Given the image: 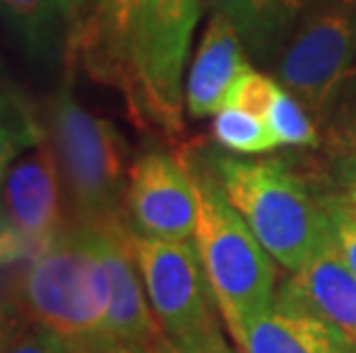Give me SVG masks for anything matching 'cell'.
Listing matches in <instances>:
<instances>
[{
	"label": "cell",
	"mask_w": 356,
	"mask_h": 353,
	"mask_svg": "<svg viewBox=\"0 0 356 353\" xmlns=\"http://www.w3.org/2000/svg\"><path fill=\"white\" fill-rule=\"evenodd\" d=\"M111 280L90 225H74L30 259L21 277L26 321L47 328L70 353L106 335Z\"/></svg>",
	"instance_id": "cell-1"
},
{
	"label": "cell",
	"mask_w": 356,
	"mask_h": 353,
	"mask_svg": "<svg viewBox=\"0 0 356 353\" xmlns=\"http://www.w3.org/2000/svg\"><path fill=\"white\" fill-rule=\"evenodd\" d=\"M191 177L198 193L195 248L214 303L237 344L244 328L271 310L276 300L274 257L230 205L211 170L200 168Z\"/></svg>",
	"instance_id": "cell-2"
},
{
	"label": "cell",
	"mask_w": 356,
	"mask_h": 353,
	"mask_svg": "<svg viewBox=\"0 0 356 353\" xmlns=\"http://www.w3.org/2000/svg\"><path fill=\"white\" fill-rule=\"evenodd\" d=\"M209 170L257 241L287 271H299L329 234L327 209L280 161L209 156Z\"/></svg>",
	"instance_id": "cell-3"
},
{
	"label": "cell",
	"mask_w": 356,
	"mask_h": 353,
	"mask_svg": "<svg viewBox=\"0 0 356 353\" xmlns=\"http://www.w3.org/2000/svg\"><path fill=\"white\" fill-rule=\"evenodd\" d=\"M44 138L58 161L76 225L122 221L127 147L115 126L83 108L72 87L63 85L44 110Z\"/></svg>",
	"instance_id": "cell-4"
},
{
	"label": "cell",
	"mask_w": 356,
	"mask_h": 353,
	"mask_svg": "<svg viewBox=\"0 0 356 353\" xmlns=\"http://www.w3.org/2000/svg\"><path fill=\"white\" fill-rule=\"evenodd\" d=\"M202 0H136L127 99L165 131L181 129V71Z\"/></svg>",
	"instance_id": "cell-5"
},
{
	"label": "cell",
	"mask_w": 356,
	"mask_h": 353,
	"mask_svg": "<svg viewBox=\"0 0 356 353\" xmlns=\"http://www.w3.org/2000/svg\"><path fill=\"white\" fill-rule=\"evenodd\" d=\"M129 241L145 294L163 333L202 353H232L211 314V287L198 248L188 241L143 236L129 230Z\"/></svg>",
	"instance_id": "cell-6"
},
{
	"label": "cell",
	"mask_w": 356,
	"mask_h": 353,
	"mask_svg": "<svg viewBox=\"0 0 356 353\" xmlns=\"http://www.w3.org/2000/svg\"><path fill=\"white\" fill-rule=\"evenodd\" d=\"M269 64L280 87L313 117H324L356 69V7L331 5L299 17Z\"/></svg>",
	"instance_id": "cell-7"
},
{
	"label": "cell",
	"mask_w": 356,
	"mask_h": 353,
	"mask_svg": "<svg viewBox=\"0 0 356 353\" xmlns=\"http://www.w3.org/2000/svg\"><path fill=\"white\" fill-rule=\"evenodd\" d=\"M124 216L136 234L186 241L195 234L198 221V193L191 172L163 152L143 154L129 168Z\"/></svg>",
	"instance_id": "cell-8"
},
{
	"label": "cell",
	"mask_w": 356,
	"mask_h": 353,
	"mask_svg": "<svg viewBox=\"0 0 356 353\" xmlns=\"http://www.w3.org/2000/svg\"><path fill=\"white\" fill-rule=\"evenodd\" d=\"M5 212L35 259L67 230L63 216V177L47 138L12 163L5 175Z\"/></svg>",
	"instance_id": "cell-9"
},
{
	"label": "cell",
	"mask_w": 356,
	"mask_h": 353,
	"mask_svg": "<svg viewBox=\"0 0 356 353\" xmlns=\"http://www.w3.org/2000/svg\"><path fill=\"white\" fill-rule=\"evenodd\" d=\"M92 227V225H90ZM95 230V241L106 264L111 280V305L106 335L140 347H152L163 333L145 294V284L136 264L129 225L124 221L99 225Z\"/></svg>",
	"instance_id": "cell-10"
},
{
	"label": "cell",
	"mask_w": 356,
	"mask_h": 353,
	"mask_svg": "<svg viewBox=\"0 0 356 353\" xmlns=\"http://www.w3.org/2000/svg\"><path fill=\"white\" fill-rule=\"evenodd\" d=\"M276 303L322 319L356 349V275L340 257L331 232L308 264L280 287Z\"/></svg>",
	"instance_id": "cell-11"
},
{
	"label": "cell",
	"mask_w": 356,
	"mask_h": 353,
	"mask_svg": "<svg viewBox=\"0 0 356 353\" xmlns=\"http://www.w3.org/2000/svg\"><path fill=\"white\" fill-rule=\"evenodd\" d=\"M136 0H83V17L70 37L76 53L95 78L129 87V40Z\"/></svg>",
	"instance_id": "cell-12"
},
{
	"label": "cell",
	"mask_w": 356,
	"mask_h": 353,
	"mask_svg": "<svg viewBox=\"0 0 356 353\" xmlns=\"http://www.w3.org/2000/svg\"><path fill=\"white\" fill-rule=\"evenodd\" d=\"M241 44L232 21L223 14H211L186 80V108L191 117L216 115L225 106L234 80L248 69Z\"/></svg>",
	"instance_id": "cell-13"
},
{
	"label": "cell",
	"mask_w": 356,
	"mask_h": 353,
	"mask_svg": "<svg viewBox=\"0 0 356 353\" xmlns=\"http://www.w3.org/2000/svg\"><path fill=\"white\" fill-rule=\"evenodd\" d=\"M237 347L241 353H356L336 328L276 300L244 328Z\"/></svg>",
	"instance_id": "cell-14"
},
{
	"label": "cell",
	"mask_w": 356,
	"mask_h": 353,
	"mask_svg": "<svg viewBox=\"0 0 356 353\" xmlns=\"http://www.w3.org/2000/svg\"><path fill=\"white\" fill-rule=\"evenodd\" d=\"M211 14H223L255 60L267 62L274 49L283 0H207Z\"/></svg>",
	"instance_id": "cell-15"
},
{
	"label": "cell",
	"mask_w": 356,
	"mask_h": 353,
	"mask_svg": "<svg viewBox=\"0 0 356 353\" xmlns=\"http://www.w3.org/2000/svg\"><path fill=\"white\" fill-rule=\"evenodd\" d=\"M211 131L218 145L239 154H264L278 147V140L269 129L267 119L232 106H225L216 112Z\"/></svg>",
	"instance_id": "cell-16"
},
{
	"label": "cell",
	"mask_w": 356,
	"mask_h": 353,
	"mask_svg": "<svg viewBox=\"0 0 356 353\" xmlns=\"http://www.w3.org/2000/svg\"><path fill=\"white\" fill-rule=\"evenodd\" d=\"M44 138L30 112L0 92V182L26 147H35Z\"/></svg>",
	"instance_id": "cell-17"
},
{
	"label": "cell",
	"mask_w": 356,
	"mask_h": 353,
	"mask_svg": "<svg viewBox=\"0 0 356 353\" xmlns=\"http://www.w3.org/2000/svg\"><path fill=\"white\" fill-rule=\"evenodd\" d=\"M267 124L274 131L278 145H292V147H304V145H315L317 133L315 124L310 119V112L287 92L280 87L276 94L274 103L267 112Z\"/></svg>",
	"instance_id": "cell-18"
},
{
	"label": "cell",
	"mask_w": 356,
	"mask_h": 353,
	"mask_svg": "<svg viewBox=\"0 0 356 353\" xmlns=\"http://www.w3.org/2000/svg\"><path fill=\"white\" fill-rule=\"evenodd\" d=\"M3 3L24 30L30 46L47 53L56 42V28L63 21L56 3L53 0H3Z\"/></svg>",
	"instance_id": "cell-19"
},
{
	"label": "cell",
	"mask_w": 356,
	"mask_h": 353,
	"mask_svg": "<svg viewBox=\"0 0 356 353\" xmlns=\"http://www.w3.org/2000/svg\"><path fill=\"white\" fill-rule=\"evenodd\" d=\"M278 92H280V85L274 78H269L267 74H260L255 69H246L234 80L228 99H225V106L246 110L257 117H267V112Z\"/></svg>",
	"instance_id": "cell-20"
},
{
	"label": "cell",
	"mask_w": 356,
	"mask_h": 353,
	"mask_svg": "<svg viewBox=\"0 0 356 353\" xmlns=\"http://www.w3.org/2000/svg\"><path fill=\"white\" fill-rule=\"evenodd\" d=\"M324 209H327L333 243L345 264L350 266V271L356 275V207L352 202H329Z\"/></svg>",
	"instance_id": "cell-21"
},
{
	"label": "cell",
	"mask_w": 356,
	"mask_h": 353,
	"mask_svg": "<svg viewBox=\"0 0 356 353\" xmlns=\"http://www.w3.org/2000/svg\"><path fill=\"white\" fill-rule=\"evenodd\" d=\"M5 353H70L63 340L49 333L47 328L26 321L7 344Z\"/></svg>",
	"instance_id": "cell-22"
},
{
	"label": "cell",
	"mask_w": 356,
	"mask_h": 353,
	"mask_svg": "<svg viewBox=\"0 0 356 353\" xmlns=\"http://www.w3.org/2000/svg\"><path fill=\"white\" fill-rule=\"evenodd\" d=\"M26 266L0 264V317H24L21 310V277Z\"/></svg>",
	"instance_id": "cell-23"
},
{
	"label": "cell",
	"mask_w": 356,
	"mask_h": 353,
	"mask_svg": "<svg viewBox=\"0 0 356 353\" xmlns=\"http://www.w3.org/2000/svg\"><path fill=\"white\" fill-rule=\"evenodd\" d=\"M21 259H28L26 243L12 225L5 207H0V264H17Z\"/></svg>",
	"instance_id": "cell-24"
},
{
	"label": "cell",
	"mask_w": 356,
	"mask_h": 353,
	"mask_svg": "<svg viewBox=\"0 0 356 353\" xmlns=\"http://www.w3.org/2000/svg\"><path fill=\"white\" fill-rule=\"evenodd\" d=\"M345 96L343 101H336L331 108L333 112H343V129L350 133V136H356V69L352 71V76L345 83Z\"/></svg>",
	"instance_id": "cell-25"
},
{
	"label": "cell",
	"mask_w": 356,
	"mask_h": 353,
	"mask_svg": "<svg viewBox=\"0 0 356 353\" xmlns=\"http://www.w3.org/2000/svg\"><path fill=\"white\" fill-rule=\"evenodd\" d=\"M79 353H152L147 347H140V344H131V342H122V340H113V337H102L95 344H90Z\"/></svg>",
	"instance_id": "cell-26"
},
{
	"label": "cell",
	"mask_w": 356,
	"mask_h": 353,
	"mask_svg": "<svg viewBox=\"0 0 356 353\" xmlns=\"http://www.w3.org/2000/svg\"><path fill=\"white\" fill-rule=\"evenodd\" d=\"M53 3H56V7H58L60 19H63L74 33V30L79 28L81 17H83V0H53Z\"/></svg>",
	"instance_id": "cell-27"
},
{
	"label": "cell",
	"mask_w": 356,
	"mask_h": 353,
	"mask_svg": "<svg viewBox=\"0 0 356 353\" xmlns=\"http://www.w3.org/2000/svg\"><path fill=\"white\" fill-rule=\"evenodd\" d=\"M149 351L152 353H202L198 351L195 347H186V344H179L175 340H170L168 335H161L159 340L149 347Z\"/></svg>",
	"instance_id": "cell-28"
},
{
	"label": "cell",
	"mask_w": 356,
	"mask_h": 353,
	"mask_svg": "<svg viewBox=\"0 0 356 353\" xmlns=\"http://www.w3.org/2000/svg\"><path fill=\"white\" fill-rule=\"evenodd\" d=\"M24 324H26V319H19V317H0V353H5L14 333Z\"/></svg>",
	"instance_id": "cell-29"
},
{
	"label": "cell",
	"mask_w": 356,
	"mask_h": 353,
	"mask_svg": "<svg viewBox=\"0 0 356 353\" xmlns=\"http://www.w3.org/2000/svg\"><path fill=\"white\" fill-rule=\"evenodd\" d=\"M350 202L356 207V175L352 177V184H350Z\"/></svg>",
	"instance_id": "cell-30"
}]
</instances>
